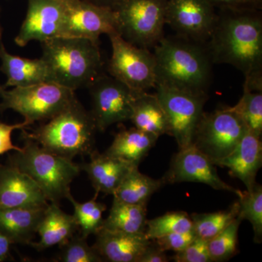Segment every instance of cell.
Listing matches in <instances>:
<instances>
[{
	"label": "cell",
	"instance_id": "obj_1",
	"mask_svg": "<svg viewBox=\"0 0 262 262\" xmlns=\"http://www.w3.org/2000/svg\"><path fill=\"white\" fill-rule=\"evenodd\" d=\"M213 63L233 66L244 84L262 91V16L258 9H220L206 42Z\"/></svg>",
	"mask_w": 262,
	"mask_h": 262
},
{
	"label": "cell",
	"instance_id": "obj_2",
	"mask_svg": "<svg viewBox=\"0 0 262 262\" xmlns=\"http://www.w3.org/2000/svg\"><path fill=\"white\" fill-rule=\"evenodd\" d=\"M154 48L156 84L207 94L213 62L206 44L179 35L163 36Z\"/></svg>",
	"mask_w": 262,
	"mask_h": 262
},
{
	"label": "cell",
	"instance_id": "obj_3",
	"mask_svg": "<svg viewBox=\"0 0 262 262\" xmlns=\"http://www.w3.org/2000/svg\"><path fill=\"white\" fill-rule=\"evenodd\" d=\"M41 58L51 82L67 89L90 87L101 75L102 58L98 42L83 38L55 37L42 42Z\"/></svg>",
	"mask_w": 262,
	"mask_h": 262
},
{
	"label": "cell",
	"instance_id": "obj_4",
	"mask_svg": "<svg viewBox=\"0 0 262 262\" xmlns=\"http://www.w3.org/2000/svg\"><path fill=\"white\" fill-rule=\"evenodd\" d=\"M97 130L91 115L75 98L47 123L32 133L24 131L22 137L37 142L44 149L67 159L90 155L94 151L95 134Z\"/></svg>",
	"mask_w": 262,
	"mask_h": 262
},
{
	"label": "cell",
	"instance_id": "obj_5",
	"mask_svg": "<svg viewBox=\"0 0 262 262\" xmlns=\"http://www.w3.org/2000/svg\"><path fill=\"white\" fill-rule=\"evenodd\" d=\"M21 149L10 157V165L30 177L48 201L59 203L70 194V185L81 171L80 165L44 149L35 141L24 139Z\"/></svg>",
	"mask_w": 262,
	"mask_h": 262
},
{
	"label": "cell",
	"instance_id": "obj_6",
	"mask_svg": "<svg viewBox=\"0 0 262 262\" xmlns=\"http://www.w3.org/2000/svg\"><path fill=\"white\" fill-rule=\"evenodd\" d=\"M0 111L12 110L24 120L34 122L49 120L75 99V91L52 82L6 89L1 95Z\"/></svg>",
	"mask_w": 262,
	"mask_h": 262
},
{
	"label": "cell",
	"instance_id": "obj_7",
	"mask_svg": "<svg viewBox=\"0 0 262 262\" xmlns=\"http://www.w3.org/2000/svg\"><path fill=\"white\" fill-rule=\"evenodd\" d=\"M167 0H120L113 9L119 34L137 47L154 48L163 37Z\"/></svg>",
	"mask_w": 262,
	"mask_h": 262
},
{
	"label": "cell",
	"instance_id": "obj_8",
	"mask_svg": "<svg viewBox=\"0 0 262 262\" xmlns=\"http://www.w3.org/2000/svg\"><path fill=\"white\" fill-rule=\"evenodd\" d=\"M247 128L232 106L203 112L194 131L192 145L214 164L230 154Z\"/></svg>",
	"mask_w": 262,
	"mask_h": 262
},
{
	"label": "cell",
	"instance_id": "obj_9",
	"mask_svg": "<svg viewBox=\"0 0 262 262\" xmlns=\"http://www.w3.org/2000/svg\"><path fill=\"white\" fill-rule=\"evenodd\" d=\"M112 43L108 70L112 77L135 93L156 87V63L149 49L137 47L119 34L108 36Z\"/></svg>",
	"mask_w": 262,
	"mask_h": 262
},
{
	"label": "cell",
	"instance_id": "obj_10",
	"mask_svg": "<svg viewBox=\"0 0 262 262\" xmlns=\"http://www.w3.org/2000/svg\"><path fill=\"white\" fill-rule=\"evenodd\" d=\"M155 89L168 118L170 136L175 139L179 149L192 145L208 94H194L162 84H156Z\"/></svg>",
	"mask_w": 262,
	"mask_h": 262
},
{
	"label": "cell",
	"instance_id": "obj_11",
	"mask_svg": "<svg viewBox=\"0 0 262 262\" xmlns=\"http://www.w3.org/2000/svg\"><path fill=\"white\" fill-rule=\"evenodd\" d=\"M119 34L113 8L88 0H67L59 37L83 38L98 42L101 34Z\"/></svg>",
	"mask_w": 262,
	"mask_h": 262
},
{
	"label": "cell",
	"instance_id": "obj_12",
	"mask_svg": "<svg viewBox=\"0 0 262 262\" xmlns=\"http://www.w3.org/2000/svg\"><path fill=\"white\" fill-rule=\"evenodd\" d=\"M91 113L96 129L103 132L114 124L130 120L136 93L113 77L100 75L90 85Z\"/></svg>",
	"mask_w": 262,
	"mask_h": 262
},
{
	"label": "cell",
	"instance_id": "obj_13",
	"mask_svg": "<svg viewBox=\"0 0 262 262\" xmlns=\"http://www.w3.org/2000/svg\"><path fill=\"white\" fill-rule=\"evenodd\" d=\"M217 13L208 0H167L165 24L177 35L196 42H208Z\"/></svg>",
	"mask_w": 262,
	"mask_h": 262
},
{
	"label": "cell",
	"instance_id": "obj_14",
	"mask_svg": "<svg viewBox=\"0 0 262 262\" xmlns=\"http://www.w3.org/2000/svg\"><path fill=\"white\" fill-rule=\"evenodd\" d=\"M161 179L165 184L201 183L215 190L233 192L237 196L242 192L224 182L217 173L213 162L192 145L179 149L172 158L170 168Z\"/></svg>",
	"mask_w": 262,
	"mask_h": 262
},
{
	"label": "cell",
	"instance_id": "obj_15",
	"mask_svg": "<svg viewBox=\"0 0 262 262\" xmlns=\"http://www.w3.org/2000/svg\"><path fill=\"white\" fill-rule=\"evenodd\" d=\"M67 0H28V9L15 42L24 47L59 37Z\"/></svg>",
	"mask_w": 262,
	"mask_h": 262
},
{
	"label": "cell",
	"instance_id": "obj_16",
	"mask_svg": "<svg viewBox=\"0 0 262 262\" xmlns=\"http://www.w3.org/2000/svg\"><path fill=\"white\" fill-rule=\"evenodd\" d=\"M47 198L37 183L13 165H0V208H46Z\"/></svg>",
	"mask_w": 262,
	"mask_h": 262
},
{
	"label": "cell",
	"instance_id": "obj_17",
	"mask_svg": "<svg viewBox=\"0 0 262 262\" xmlns=\"http://www.w3.org/2000/svg\"><path fill=\"white\" fill-rule=\"evenodd\" d=\"M214 165L228 168L231 176L239 179L246 189L251 190L256 184V174L262 165L261 137L246 130L235 149Z\"/></svg>",
	"mask_w": 262,
	"mask_h": 262
},
{
	"label": "cell",
	"instance_id": "obj_18",
	"mask_svg": "<svg viewBox=\"0 0 262 262\" xmlns=\"http://www.w3.org/2000/svg\"><path fill=\"white\" fill-rule=\"evenodd\" d=\"M95 248L103 261L139 262L151 243L144 233H127L100 229Z\"/></svg>",
	"mask_w": 262,
	"mask_h": 262
},
{
	"label": "cell",
	"instance_id": "obj_19",
	"mask_svg": "<svg viewBox=\"0 0 262 262\" xmlns=\"http://www.w3.org/2000/svg\"><path fill=\"white\" fill-rule=\"evenodd\" d=\"M89 163L80 164L81 170L89 176L96 194L113 195L125 176L135 165L95 149L90 155Z\"/></svg>",
	"mask_w": 262,
	"mask_h": 262
},
{
	"label": "cell",
	"instance_id": "obj_20",
	"mask_svg": "<svg viewBox=\"0 0 262 262\" xmlns=\"http://www.w3.org/2000/svg\"><path fill=\"white\" fill-rule=\"evenodd\" d=\"M0 71L7 77L5 87H26L41 82H51L47 66L42 58L30 59L10 54L3 42L0 28Z\"/></svg>",
	"mask_w": 262,
	"mask_h": 262
},
{
	"label": "cell",
	"instance_id": "obj_21",
	"mask_svg": "<svg viewBox=\"0 0 262 262\" xmlns=\"http://www.w3.org/2000/svg\"><path fill=\"white\" fill-rule=\"evenodd\" d=\"M79 227L73 215L62 211L58 203L48 204L37 228L39 242H31L30 246L37 251L52 246H61L75 235Z\"/></svg>",
	"mask_w": 262,
	"mask_h": 262
},
{
	"label": "cell",
	"instance_id": "obj_22",
	"mask_svg": "<svg viewBox=\"0 0 262 262\" xmlns=\"http://www.w3.org/2000/svg\"><path fill=\"white\" fill-rule=\"evenodd\" d=\"M46 208H0V232L12 244H30Z\"/></svg>",
	"mask_w": 262,
	"mask_h": 262
},
{
	"label": "cell",
	"instance_id": "obj_23",
	"mask_svg": "<svg viewBox=\"0 0 262 262\" xmlns=\"http://www.w3.org/2000/svg\"><path fill=\"white\" fill-rule=\"evenodd\" d=\"M130 120L136 128L158 138L170 136L168 118L156 93H136Z\"/></svg>",
	"mask_w": 262,
	"mask_h": 262
},
{
	"label": "cell",
	"instance_id": "obj_24",
	"mask_svg": "<svg viewBox=\"0 0 262 262\" xmlns=\"http://www.w3.org/2000/svg\"><path fill=\"white\" fill-rule=\"evenodd\" d=\"M158 138L134 127L123 129L115 135L111 146L104 153L139 166L141 160L147 155L156 144Z\"/></svg>",
	"mask_w": 262,
	"mask_h": 262
},
{
	"label": "cell",
	"instance_id": "obj_25",
	"mask_svg": "<svg viewBox=\"0 0 262 262\" xmlns=\"http://www.w3.org/2000/svg\"><path fill=\"white\" fill-rule=\"evenodd\" d=\"M146 205L130 204L114 198L107 218L101 229L127 233H144L146 227Z\"/></svg>",
	"mask_w": 262,
	"mask_h": 262
},
{
	"label": "cell",
	"instance_id": "obj_26",
	"mask_svg": "<svg viewBox=\"0 0 262 262\" xmlns=\"http://www.w3.org/2000/svg\"><path fill=\"white\" fill-rule=\"evenodd\" d=\"M164 185L163 179L151 178L141 173L139 167H134L117 187L113 196L123 203L147 205L151 196Z\"/></svg>",
	"mask_w": 262,
	"mask_h": 262
},
{
	"label": "cell",
	"instance_id": "obj_27",
	"mask_svg": "<svg viewBox=\"0 0 262 262\" xmlns=\"http://www.w3.org/2000/svg\"><path fill=\"white\" fill-rule=\"evenodd\" d=\"M239 209V203L237 201L226 211L192 213L190 215L192 230L198 237L209 241L237 218Z\"/></svg>",
	"mask_w": 262,
	"mask_h": 262
},
{
	"label": "cell",
	"instance_id": "obj_28",
	"mask_svg": "<svg viewBox=\"0 0 262 262\" xmlns=\"http://www.w3.org/2000/svg\"><path fill=\"white\" fill-rule=\"evenodd\" d=\"M98 194H96L91 201L85 203H78L72 194L67 196V199L73 205L76 222L80 230L81 235L88 238L91 234H96L102 226L103 213L106 210V206L103 203L96 201Z\"/></svg>",
	"mask_w": 262,
	"mask_h": 262
},
{
	"label": "cell",
	"instance_id": "obj_29",
	"mask_svg": "<svg viewBox=\"0 0 262 262\" xmlns=\"http://www.w3.org/2000/svg\"><path fill=\"white\" fill-rule=\"evenodd\" d=\"M232 108L241 117L247 130L261 137L262 91H253L244 84L242 97Z\"/></svg>",
	"mask_w": 262,
	"mask_h": 262
},
{
	"label": "cell",
	"instance_id": "obj_30",
	"mask_svg": "<svg viewBox=\"0 0 262 262\" xmlns=\"http://www.w3.org/2000/svg\"><path fill=\"white\" fill-rule=\"evenodd\" d=\"M239 198L238 215L243 220H248L252 225L253 241H262V187L256 183L251 190L241 192Z\"/></svg>",
	"mask_w": 262,
	"mask_h": 262
},
{
	"label": "cell",
	"instance_id": "obj_31",
	"mask_svg": "<svg viewBox=\"0 0 262 262\" xmlns=\"http://www.w3.org/2000/svg\"><path fill=\"white\" fill-rule=\"evenodd\" d=\"M191 230L192 222L190 215L184 211H173L147 220L145 234L148 239H155L174 232Z\"/></svg>",
	"mask_w": 262,
	"mask_h": 262
},
{
	"label": "cell",
	"instance_id": "obj_32",
	"mask_svg": "<svg viewBox=\"0 0 262 262\" xmlns=\"http://www.w3.org/2000/svg\"><path fill=\"white\" fill-rule=\"evenodd\" d=\"M242 219L237 215L222 232L208 241V251L213 261H225L237 252L239 225Z\"/></svg>",
	"mask_w": 262,
	"mask_h": 262
},
{
	"label": "cell",
	"instance_id": "obj_33",
	"mask_svg": "<svg viewBox=\"0 0 262 262\" xmlns=\"http://www.w3.org/2000/svg\"><path fill=\"white\" fill-rule=\"evenodd\" d=\"M87 238L73 235L61 248L59 261L63 262H101L102 258L93 246L88 244Z\"/></svg>",
	"mask_w": 262,
	"mask_h": 262
},
{
	"label": "cell",
	"instance_id": "obj_34",
	"mask_svg": "<svg viewBox=\"0 0 262 262\" xmlns=\"http://www.w3.org/2000/svg\"><path fill=\"white\" fill-rule=\"evenodd\" d=\"M176 262H212L208 251V241L196 236V238L182 251L176 253Z\"/></svg>",
	"mask_w": 262,
	"mask_h": 262
},
{
	"label": "cell",
	"instance_id": "obj_35",
	"mask_svg": "<svg viewBox=\"0 0 262 262\" xmlns=\"http://www.w3.org/2000/svg\"><path fill=\"white\" fill-rule=\"evenodd\" d=\"M196 237L194 231L191 230L166 234L155 239L154 241L164 251H173L177 253L189 246Z\"/></svg>",
	"mask_w": 262,
	"mask_h": 262
},
{
	"label": "cell",
	"instance_id": "obj_36",
	"mask_svg": "<svg viewBox=\"0 0 262 262\" xmlns=\"http://www.w3.org/2000/svg\"><path fill=\"white\" fill-rule=\"evenodd\" d=\"M27 121L20 123L8 125L0 122V155L5 154L10 151H19L21 148L15 146L11 140V134L15 130L24 129L29 126Z\"/></svg>",
	"mask_w": 262,
	"mask_h": 262
},
{
	"label": "cell",
	"instance_id": "obj_37",
	"mask_svg": "<svg viewBox=\"0 0 262 262\" xmlns=\"http://www.w3.org/2000/svg\"><path fill=\"white\" fill-rule=\"evenodd\" d=\"M219 9H261L262 0H208Z\"/></svg>",
	"mask_w": 262,
	"mask_h": 262
},
{
	"label": "cell",
	"instance_id": "obj_38",
	"mask_svg": "<svg viewBox=\"0 0 262 262\" xmlns=\"http://www.w3.org/2000/svg\"><path fill=\"white\" fill-rule=\"evenodd\" d=\"M165 252L166 251H164L154 239H151V243L141 255L139 262H168L170 258Z\"/></svg>",
	"mask_w": 262,
	"mask_h": 262
},
{
	"label": "cell",
	"instance_id": "obj_39",
	"mask_svg": "<svg viewBox=\"0 0 262 262\" xmlns=\"http://www.w3.org/2000/svg\"><path fill=\"white\" fill-rule=\"evenodd\" d=\"M11 244L9 238L0 232V261H4L8 258Z\"/></svg>",
	"mask_w": 262,
	"mask_h": 262
},
{
	"label": "cell",
	"instance_id": "obj_40",
	"mask_svg": "<svg viewBox=\"0 0 262 262\" xmlns=\"http://www.w3.org/2000/svg\"><path fill=\"white\" fill-rule=\"evenodd\" d=\"M94 4L113 8L120 0H88Z\"/></svg>",
	"mask_w": 262,
	"mask_h": 262
},
{
	"label": "cell",
	"instance_id": "obj_41",
	"mask_svg": "<svg viewBox=\"0 0 262 262\" xmlns=\"http://www.w3.org/2000/svg\"><path fill=\"white\" fill-rule=\"evenodd\" d=\"M5 89L6 88L5 87V85H0V97H1V95Z\"/></svg>",
	"mask_w": 262,
	"mask_h": 262
},
{
	"label": "cell",
	"instance_id": "obj_42",
	"mask_svg": "<svg viewBox=\"0 0 262 262\" xmlns=\"http://www.w3.org/2000/svg\"><path fill=\"white\" fill-rule=\"evenodd\" d=\"M0 10H1V9H0ZM0 28H1V26H0Z\"/></svg>",
	"mask_w": 262,
	"mask_h": 262
}]
</instances>
